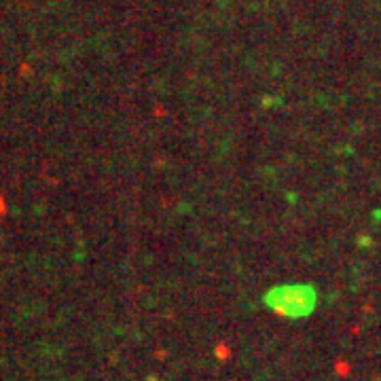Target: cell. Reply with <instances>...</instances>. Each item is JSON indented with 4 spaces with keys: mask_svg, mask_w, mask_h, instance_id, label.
<instances>
[{
    "mask_svg": "<svg viewBox=\"0 0 381 381\" xmlns=\"http://www.w3.org/2000/svg\"><path fill=\"white\" fill-rule=\"evenodd\" d=\"M267 305L276 309L282 315H307L315 307V292L311 286L305 284H288V286H278L267 294Z\"/></svg>",
    "mask_w": 381,
    "mask_h": 381,
    "instance_id": "1",
    "label": "cell"
}]
</instances>
